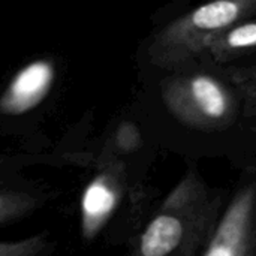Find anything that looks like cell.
Masks as SVG:
<instances>
[{
    "instance_id": "1",
    "label": "cell",
    "mask_w": 256,
    "mask_h": 256,
    "mask_svg": "<svg viewBox=\"0 0 256 256\" xmlns=\"http://www.w3.org/2000/svg\"><path fill=\"white\" fill-rule=\"evenodd\" d=\"M220 201L195 170L188 171L140 234L129 256H198L218 220Z\"/></svg>"
},
{
    "instance_id": "2",
    "label": "cell",
    "mask_w": 256,
    "mask_h": 256,
    "mask_svg": "<svg viewBox=\"0 0 256 256\" xmlns=\"http://www.w3.org/2000/svg\"><path fill=\"white\" fill-rule=\"evenodd\" d=\"M254 16L256 0H219L198 6L154 34L147 50L148 58L158 68H182L206 56L224 32Z\"/></svg>"
},
{
    "instance_id": "3",
    "label": "cell",
    "mask_w": 256,
    "mask_h": 256,
    "mask_svg": "<svg viewBox=\"0 0 256 256\" xmlns=\"http://www.w3.org/2000/svg\"><path fill=\"white\" fill-rule=\"evenodd\" d=\"M162 100L177 122L204 132L234 124L242 104L230 81L207 72L170 78L162 87Z\"/></svg>"
},
{
    "instance_id": "4",
    "label": "cell",
    "mask_w": 256,
    "mask_h": 256,
    "mask_svg": "<svg viewBox=\"0 0 256 256\" xmlns=\"http://www.w3.org/2000/svg\"><path fill=\"white\" fill-rule=\"evenodd\" d=\"M201 256H256V180L236 192Z\"/></svg>"
},
{
    "instance_id": "5",
    "label": "cell",
    "mask_w": 256,
    "mask_h": 256,
    "mask_svg": "<svg viewBox=\"0 0 256 256\" xmlns=\"http://www.w3.org/2000/svg\"><path fill=\"white\" fill-rule=\"evenodd\" d=\"M57 78V64L48 57L21 66L0 93V116L20 117L39 106Z\"/></svg>"
},
{
    "instance_id": "6",
    "label": "cell",
    "mask_w": 256,
    "mask_h": 256,
    "mask_svg": "<svg viewBox=\"0 0 256 256\" xmlns=\"http://www.w3.org/2000/svg\"><path fill=\"white\" fill-rule=\"evenodd\" d=\"M124 194V170L110 165L94 176L84 188L80 202L81 231L86 240H93L108 224Z\"/></svg>"
},
{
    "instance_id": "7",
    "label": "cell",
    "mask_w": 256,
    "mask_h": 256,
    "mask_svg": "<svg viewBox=\"0 0 256 256\" xmlns=\"http://www.w3.org/2000/svg\"><path fill=\"white\" fill-rule=\"evenodd\" d=\"M54 196L46 188L15 176L0 174V228L27 218Z\"/></svg>"
},
{
    "instance_id": "8",
    "label": "cell",
    "mask_w": 256,
    "mask_h": 256,
    "mask_svg": "<svg viewBox=\"0 0 256 256\" xmlns=\"http://www.w3.org/2000/svg\"><path fill=\"white\" fill-rule=\"evenodd\" d=\"M256 51V16L244 20L224 32L207 50L214 63H228Z\"/></svg>"
},
{
    "instance_id": "9",
    "label": "cell",
    "mask_w": 256,
    "mask_h": 256,
    "mask_svg": "<svg viewBox=\"0 0 256 256\" xmlns=\"http://www.w3.org/2000/svg\"><path fill=\"white\" fill-rule=\"evenodd\" d=\"M56 242L48 232H40L32 237L0 242V256H48L52 254Z\"/></svg>"
},
{
    "instance_id": "10",
    "label": "cell",
    "mask_w": 256,
    "mask_h": 256,
    "mask_svg": "<svg viewBox=\"0 0 256 256\" xmlns=\"http://www.w3.org/2000/svg\"><path fill=\"white\" fill-rule=\"evenodd\" d=\"M226 78L236 88L250 116H256V64L231 68L226 72Z\"/></svg>"
},
{
    "instance_id": "11",
    "label": "cell",
    "mask_w": 256,
    "mask_h": 256,
    "mask_svg": "<svg viewBox=\"0 0 256 256\" xmlns=\"http://www.w3.org/2000/svg\"><path fill=\"white\" fill-rule=\"evenodd\" d=\"M141 144H142L141 132L134 123L126 122L118 126L116 132V146L122 153H132L138 150Z\"/></svg>"
},
{
    "instance_id": "12",
    "label": "cell",
    "mask_w": 256,
    "mask_h": 256,
    "mask_svg": "<svg viewBox=\"0 0 256 256\" xmlns=\"http://www.w3.org/2000/svg\"><path fill=\"white\" fill-rule=\"evenodd\" d=\"M21 165V156H10V154H0V174L3 172H14Z\"/></svg>"
}]
</instances>
